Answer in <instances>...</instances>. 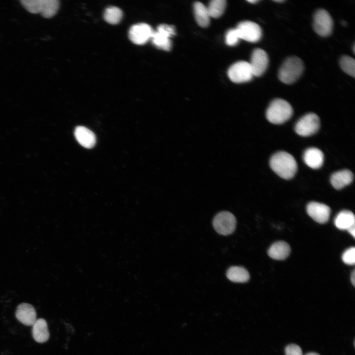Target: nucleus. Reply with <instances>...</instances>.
<instances>
[{
	"mask_svg": "<svg viewBox=\"0 0 355 355\" xmlns=\"http://www.w3.org/2000/svg\"><path fill=\"white\" fill-rule=\"evenodd\" d=\"M270 166L276 174L285 179L292 178L297 170V164L293 156L285 151L274 154L270 160Z\"/></svg>",
	"mask_w": 355,
	"mask_h": 355,
	"instance_id": "nucleus-1",
	"label": "nucleus"
},
{
	"mask_svg": "<svg viewBox=\"0 0 355 355\" xmlns=\"http://www.w3.org/2000/svg\"><path fill=\"white\" fill-rule=\"evenodd\" d=\"M293 109L287 101L276 99L272 101L266 112L267 120L275 124H281L287 121L292 116Z\"/></svg>",
	"mask_w": 355,
	"mask_h": 355,
	"instance_id": "nucleus-2",
	"label": "nucleus"
},
{
	"mask_svg": "<svg viewBox=\"0 0 355 355\" xmlns=\"http://www.w3.org/2000/svg\"><path fill=\"white\" fill-rule=\"evenodd\" d=\"M304 68V64L301 59L296 56L290 57L281 66L278 73L279 78L285 84H292L299 78Z\"/></svg>",
	"mask_w": 355,
	"mask_h": 355,
	"instance_id": "nucleus-3",
	"label": "nucleus"
},
{
	"mask_svg": "<svg viewBox=\"0 0 355 355\" xmlns=\"http://www.w3.org/2000/svg\"><path fill=\"white\" fill-rule=\"evenodd\" d=\"M20 2L30 13H40L46 18L54 16L59 7V2L57 0H22Z\"/></svg>",
	"mask_w": 355,
	"mask_h": 355,
	"instance_id": "nucleus-4",
	"label": "nucleus"
},
{
	"mask_svg": "<svg viewBox=\"0 0 355 355\" xmlns=\"http://www.w3.org/2000/svg\"><path fill=\"white\" fill-rule=\"evenodd\" d=\"M175 32L174 26L161 24L157 27L156 31H153L151 39L158 48L169 51L172 47L170 38L175 36Z\"/></svg>",
	"mask_w": 355,
	"mask_h": 355,
	"instance_id": "nucleus-5",
	"label": "nucleus"
},
{
	"mask_svg": "<svg viewBox=\"0 0 355 355\" xmlns=\"http://www.w3.org/2000/svg\"><path fill=\"white\" fill-rule=\"evenodd\" d=\"M320 121L315 113H309L302 117L295 126V131L302 137H308L315 134L319 129Z\"/></svg>",
	"mask_w": 355,
	"mask_h": 355,
	"instance_id": "nucleus-6",
	"label": "nucleus"
},
{
	"mask_svg": "<svg viewBox=\"0 0 355 355\" xmlns=\"http://www.w3.org/2000/svg\"><path fill=\"white\" fill-rule=\"evenodd\" d=\"M213 226L218 233L222 235H228L235 230L236 219L232 213L227 211L221 212L214 217Z\"/></svg>",
	"mask_w": 355,
	"mask_h": 355,
	"instance_id": "nucleus-7",
	"label": "nucleus"
},
{
	"mask_svg": "<svg viewBox=\"0 0 355 355\" xmlns=\"http://www.w3.org/2000/svg\"><path fill=\"white\" fill-rule=\"evenodd\" d=\"M333 20L329 13L324 9L317 10L314 16L313 28L319 35L329 36L333 29Z\"/></svg>",
	"mask_w": 355,
	"mask_h": 355,
	"instance_id": "nucleus-8",
	"label": "nucleus"
},
{
	"mask_svg": "<svg viewBox=\"0 0 355 355\" xmlns=\"http://www.w3.org/2000/svg\"><path fill=\"white\" fill-rule=\"evenodd\" d=\"M228 75L232 82L237 83L249 81L253 76L249 63L244 61L233 64L228 69Z\"/></svg>",
	"mask_w": 355,
	"mask_h": 355,
	"instance_id": "nucleus-9",
	"label": "nucleus"
},
{
	"mask_svg": "<svg viewBox=\"0 0 355 355\" xmlns=\"http://www.w3.org/2000/svg\"><path fill=\"white\" fill-rule=\"evenodd\" d=\"M236 30L240 39L250 42H257L262 36L260 27L257 24L249 21L240 22Z\"/></svg>",
	"mask_w": 355,
	"mask_h": 355,
	"instance_id": "nucleus-10",
	"label": "nucleus"
},
{
	"mask_svg": "<svg viewBox=\"0 0 355 355\" xmlns=\"http://www.w3.org/2000/svg\"><path fill=\"white\" fill-rule=\"evenodd\" d=\"M153 31L146 23H139L132 26L129 31L130 40L134 43L142 45L151 39Z\"/></svg>",
	"mask_w": 355,
	"mask_h": 355,
	"instance_id": "nucleus-11",
	"label": "nucleus"
},
{
	"mask_svg": "<svg viewBox=\"0 0 355 355\" xmlns=\"http://www.w3.org/2000/svg\"><path fill=\"white\" fill-rule=\"evenodd\" d=\"M268 57L262 49H255L251 54L249 63L253 76H260L265 71L268 64Z\"/></svg>",
	"mask_w": 355,
	"mask_h": 355,
	"instance_id": "nucleus-12",
	"label": "nucleus"
},
{
	"mask_svg": "<svg viewBox=\"0 0 355 355\" xmlns=\"http://www.w3.org/2000/svg\"><path fill=\"white\" fill-rule=\"evenodd\" d=\"M306 210L309 215L319 223H325L329 218L330 209L324 204L311 202L307 205Z\"/></svg>",
	"mask_w": 355,
	"mask_h": 355,
	"instance_id": "nucleus-13",
	"label": "nucleus"
},
{
	"mask_svg": "<svg viewBox=\"0 0 355 355\" xmlns=\"http://www.w3.org/2000/svg\"><path fill=\"white\" fill-rule=\"evenodd\" d=\"M17 320L26 325H33L36 320V314L34 307L28 303L19 305L16 311Z\"/></svg>",
	"mask_w": 355,
	"mask_h": 355,
	"instance_id": "nucleus-14",
	"label": "nucleus"
},
{
	"mask_svg": "<svg viewBox=\"0 0 355 355\" xmlns=\"http://www.w3.org/2000/svg\"><path fill=\"white\" fill-rule=\"evenodd\" d=\"M303 160L305 164L313 169L320 168L324 161V155L322 151L316 147L307 149L303 154Z\"/></svg>",
	"mask_w": 355,
	"mask_h": 355,
	"instance_id": "nucleus-15",
	"label": "nucleus"
},
{
	"mask_svg": "<svg viewBox=\"0 0 355 355\" xmlns=\"http://www.w3.org/2000/svg\"><path fill=\"white\" fill-rule=\"evenodd\" d=\"M74 136L77 142L85 148H91L95 145L96 138L95 134L84 126L76 127Z\"/></svg>",
	"mask_w": 355,
	"mask_h": 355,
	"instance_id": "nucleus-16",
	"label": "nucleus"
},
{
	"mask_svg": "<svg viewBox=\"0 0 355 355\" xmlns=\"http://www.w3.org/2000/svg\"><path fill=\"white\" fill-rule=\"evenodd\" d=\"M354 178V175L349 170H343L333 173L330 178V182L336 189H341L350 184Z\"/></svg>",
	"mask_w": 355,
	"mask_h": 355,
	"instance_id": "nucleus-17",
	"label": "nucleus"
},
{
	"mask_svg": "<svg viewBox=\"0 0 355 355\" xmlns=\"http://www.w3.org/2000/svg\"><path fill=\"white\" fill-rule=\"evenodd\" d=\"M290 248L289 245L284 241H278L274 243L268 251L269 256L276 260H284L289 254Z\"/></svg>",
	"mask_w": 355,
	"mask_h": 355,
	"instance_id": "nucleus-18",
	"label": "nucleus"
},
{
	"mask_svg": "<svg viewBox=\"0 0 355 355\" xmlns=\"http://www.w3.org/2000/svg\"><path fill=\"white\" fill-rule=\"evenodd\" d=\"M32 326L33 336L36 342L43 343L48 340L49 333L47 322L45 320L37 319Z\"/></svg>",
	"mask_w": 355,
	"mask_h": 355,
	"instance_id": "nucleus-19",
	"label": "nucleus"
},
{
	"mask_svg": "<svg viewBox=\"0 0 355 355\" xmlns=\"http://www.w3.org/2000/svg\"><path fill=\"white\" fill-rule=\"evenodd\" d=\"M334 224L339 229L347 230L350 227L355 224V215L350 211H342L336 216Z\"/></svg>",
	"mask_w": 355,
	"mask_h": 355,
	"instance_id": "nucleus-20",
	"label": "nucleus"
},
{
	"mask_svg": "<svg viewBox=\"0 0 355 355\" xmlns=\"http://www.w3.org/2000/svg\"><path fill=\"white\" fill-rule=\"evenodd\" d=\"M194 11L195 19L198 24L205 28L210 24V16L207 7L200 2H195L194 4Z\"/></svg>",
	"mask_w": 355,
	"mask_h": 355,
	"instance_id": "nucleus-21",
	"label": "nucleus"
},
{
	"mask_svg": "<svg viewBox=\"0 0 355 355\" xmlns=\"http://www.w3.org/2000/svg\"><path fill=\"white\" fill-rule=\"evenodd\" d=\"M226 276L229 280L235 283H245L249 279L248 271L240 266H232L229 268L227 271Z\"/></svg>",
	"mask_w": 355,
	"mask_h": 355,
	"instance_id": "nucleus-22",
	"label": "nucleus"
},
{
	"mask_svg": "<svg viewBox=\"0 0 355 355\" xmlns=\"http://www.w3.org/2000/svg\"><path fill=\"white\" fill-rule=\"evenodd\" d=\"M226 1L225 0H213L207 7L210 17L217 18L223 13L226 7Z\"/></svg>",
	"mask_w": 355,
	"mask_h": 355,
	"instance_id": "nucleus-23",
	"label": "nucleus"
},
{
	"mask_svg": "<svg viewBox=\"0 0 355 355\" xmlns=\"http://www.w3.org/2000/svg\"><path fill=\"white\" fill-rule=\"evenodd\" d=\"M104 17L107 23L111 24H118L122 17L121 10L115 6L107 8L104 13Z\"/></svg>",
	"mask_w": 355,
	"mask_h": 355,
	"instance_id": "nucleus-24",
	"label": "nucleus"
},
{
	"mask_svg": "<svg viewBox=\"0 0 355 355\" xmlns=\"http://www.w3.org/2000/svg\"><path fill=\"white\" fill-rule=\"evenodd\" d=\"M340 66L342 70L349 75L355 77V61L349 56H343L340 60Z\"/></svg>",
	"mask_w": 355,
	"mask_h": 355,
	"instance_id": "nucleus-25",
	"label": "nucleus"
},
{
	"mask_svg": "<svg viewBox=\"0 0 355 355\" xmlns=\"http://www.w3.org/2000/svg\"><path fill=\"white\" fill-rule=\"evenodd\" d=\"M343 261L346 264L353 265L355 263V248L351 247L347 249L342 256Z\"/></svg>",
	"mask_w": 355,
	"mask_h": 355,
	"instance_id": "nucleus-26",
	"label": "nucleus"
},
{
	"mask_svg": "<svg viewBox=\"0 0 355 355\" xmlns=\"http://www.w3.org/2000/svg\"><path fill=\"white\" fill-rule=\"evenodd\" d=\"M240 38L236 29L229 30L225 35V42L229 46L236 45Z\"/></svg>",
	"mask_w": 355,
	"mask_h": 355,
	"instance_id": "nucleus-27",
	"label": "nucleus"
},
{
	"mask_svg": "<svg viewBox=\"0 0 355 355\" xmlns=\"http://www.w3.org/2000/svg\"><path fill=\"white\" fill-rule=\"evenodd\" d=\"M285 355H303L301 348L294 344L287 346L285 349Z\"/></svg>",
	"mask_w": 355,
	"mask_h": 355,
	"instance_id": "nucleus-28",
	"label": "nucleus"
},
{
	"mask_svg": "<svg viewBox=\"0 0 355 355\" xmlns=\"http://www.w3.org/2000/svg\"><path fill=\"white\" fill-rule=\"evenodd\" d=\"M347 231L352 235V236L355 238V224L352 225L351 227H350Z\"/></svg>",
	"mask_w": 355,
	"mask_h": 355,
	"instance_id": "nucleus-29",
	"label": "nucleus"
},
{
	"mask_svg": "<svg viewBox=\"0 0 355 355\" xmlns=\"http://www.w3.org/2000/svg\"><path fill=\"white\" fill-rule=\"evenodd\" d=\"M351 283H352V284L354 286H355V270H354L351 274Z\"/></svg>",
	"mask_w": 355,
	"mask_h": 355,
	"instance_id": "nucleus-30",
	"label": "nucleus"
},
{
	"mask_svg": "<svg viewBox=\"0 0 355 355\" xmlns=\"http://www.w3.org/2000/svg\"><path fill=\"white\" fill-rule=\"evenodd\" d=\"M258 1H259V0H248V2H250V3H255V2H257Z\"/></svg>",
	"mask_w": 355,
	"mask_h": 355,
	"instance_id": "nucleus-31",
	"label": "nucleus"
},
{
	"mask_svg": "<svg viewBox=\"0 0 355 355\" xmlns=\"http://www.w3.org/2000/svg\"><path fill=\"white\" fill-rule=\"evenodd\" d=\"M306 355H320L319 354L316 353H309Z\"/></svg>",
	"mask_w": 355,
	"mask_h": 355,
	"instance_id": "nucleus-32",
	"label": "nucleus"
},
{
	"mask_svg": "<svg viewBox=\"0 0 355 355\" xmlns=\"http://www.w3.org/2000/svg\"><path fill=\"white\" fill-rule=\"evenodd\" d=\"M274 1L277 2H282L284 1V0H274Z\"/></svg>",
	"mask_w": 355,
	"mask_h": 355,
	"instance_id": "nucleus-33",
	"label": "nucleus"
}]
</instances>
